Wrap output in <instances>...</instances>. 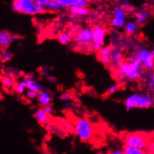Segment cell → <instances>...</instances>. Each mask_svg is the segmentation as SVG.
I'll return each mask as SVG.
<instances>
[{
  "mask_svg": "<svg viewBox=\"0 0 154 154\" xmlns=\"http://www.w3.org/2000/svg\"><path fill=\"white\" fill-rule=\"evenodd\" d=\"M118 73L121 76L133 81L139 79L147 71L138 60L132 58L127 61H121L118 64Z\"/></svg>",
  "mask_w": 154,
  "mask_h": 154,
  "instance_id": "cell-1",
  "label": "cell"
},
{
  "mask_svg": "<svg viewBox=\"0 0 154 154\" xmlns=\"http://www.w3.org/2000/svg\"><path fill=\"white\" fill-rule=\"evenodd\" d=\"M74 131L83 142H88L94 136V127L91 121L85 118H80L74 123Z\"/></svg>",
  "mask_w": 154,
  "mask_h": 154,
  "instance_id": "cell-2",
  "label": "cell"
},
{
  "mask_svg": "<svg viewBox=\"0 0 154 154\" xmlns=\"http://www.w3.org/2000/svg\"><path fill=\"white\" fill-rule=\"evenodd\" d=\"M151 141V137L144 132H132L129 133L124 138L126 145L132 146L142 150L146 153L147 152V144Z\"/></svg>",
  "mask_w": 154,
  "mask_h": 154,
  "instance_id": "cell-3",
  "label": "cell"
},
{
  "mask_svg": "<svg viewBox=\"0 0 154 154\" xmlns=\"http://www.w3.org/2000/svg\"><path fill=\"white\" fill-rule=\"evenodd\" d=\"M20 7L21 13L27 15H35L47 11L44 5H38L34 0H17Z\"/></svg>",
  "mask_w": 154,
  "mask_h": 154,
  "instance_id": "cell-4",
  "label": "cell"
},
{
  "mask_svg": "<svg viewBox=\"0 0 154 154\" xmlns=\"http://www.w3.org/2000/svg\"><path fill=\"white\" fill-rule=\"evenodd\" d=\"M153 51L147 49H141L135 53L132 58L138 60L147 70H152L154 67Z\"/></svg>",
  "mask_w": 154,
  "mask_h": 154,
  "instance_id": "cell-5",
  "label": "cell"
},
{
  "mask_svg": "<svg viewBox=\"0 0 154 154\" xmlns=\"http://www.w3.org/2000/svg\"><path fill=\"white\" fill-rule=\"evenodd\" d=\"M106 29L100 26H96L92 29V48L94 51L98 52L104 45Z\"/></svg>",
  "mask_w": 154,
  "mask_h": 154,
  "instance_id": "cell-6",
  "label": "cell"
},
{
  "mask_svg": "<svg viewBox=\"0 0 154 154\" xmlns=\"http://www.w3.org/2000/svg\"><path fill=\"white\" fill-rule=\"evenodd\" d=\"M126 17H127V12L121 6H118L115 9L114 18L111 21V26L118 29L124 27L125 25Z\"/></svg>",
  "mask_w": 154,
  "mask_h": 154,
  "instance_id": "cell-7",
  "label": "cell"
},
{
  "mask_svg": "<svg viewBox=\"0 0 154 154\" xmlns=\"http://www.w3.org/2000/svg\"><path fill=\"white\" fill-rule=\"evenodd\" d=\"M153 97L148 94H137L134 103V108L139 109H148L153 106Z\"/></svg>",
  "mask_w": 154,
  "mask_h": 154,
  "instance_id": "cell-8",
  "label": "cell"
},
{
  "mask_svg": "<svg viewBox=\"0 0 154 154\" xmlns=\"http://www.w3.org/2000/svg\"><path fill=\"white\" fill-rule=\"evenodd\" d=\"M20 36L11 34L7 31H0V47L5 49L14 41H18Z\"/></svg>",
  "mask_w": 154,
  "mask_h": 154,
  "instance_id": "cell-9",
  "label": "cell"
},
{
  "mask_svg": "<svg viewBox=\"0 0 154 154\" xmlns=\"http://www.w3.org/2000/svg\"><path fill=\"white\" fill-rule=\"evenodd\" d=\"M24 82L26 83V89H28V90L38 92V93L41 91H42V85L40 82H38L35 81L34 79L33 76H31V75L26 76L25 77V79H24Z\"/></svg>",
  "mask_w": 154,
  "mask_h": 154,
  "instance_id": "cell-10",
  "label": "cell"
},
{
  "mask_svg": "<svg viewBox=\"0 0 154 154\" xmlns=\"http://www.w3.org/2000/svg\"><path fill=\"white\" fill-rule=\"evenodd\" d=\"M111 50L112 49L107 46H103L98 51V58L104 65H109L111 63Z\"/></svg>",
  "mask_w": 154,
  "mask_h": 154,
  "instance_id": "cell-11",
  "label": "cell"
},
{
  "mask_svg": "<svg viewBox=\"0 0 154 154\" xmlns=\"http://www.w3.org/2000/svg\"><path fill=\"white\" fill-rule=\"evenodd\" d=\"M81 36L83 40V45L85 47H92L93 39H92V29L91 28H85L79 31Z\"/></svg>",
  "mask_w": 154,
  "mask_h": 154,
  "instance_id": "cell-12",
  "label": "cell"
},
{
  "mask_svg": "<svg viewBox=\"0 0 154 154\" xmlns=\"http://www.w3.org/2000/svg\"><path fill=\"white\" fill-rule=\"evenodd\" d=\"M38 103L42 107L50 106L52 103V96L50 92L46 91H41L38 94Z\"/></svg>",
  "mask_w": 154,
  "mask_h": 154,
  "instance_id": "cell-13",
  "label": "cell"
},
{
  "mask_svg": "<svg viewBox=\"0 0 154 154\" xmlns=\"http://www.w3.org/2000/svg\"><path fill=\"white\" fill-rule=\"evenodd\" d=\"M135 23L137 26H142L151 17V14L148 11L135 12Z\"/></svg>",
  "mask_w": 154,
  "mask_h": 154,
  "instance_id": "cell-14",
  "label": "cell"
},
{
  "mask_svg": "<svg viewBox=\"0 0 154 154\" xmlns=\"http://www.w3.org/2000/svg\"><path fill=\"white\" fill-rule=\"evenodd\" d=\"M34 116L36 118L37 121H38V123L41 124V125H46L49 121L48 115H46L45 112L43 111V109H38L35 113V115H34Z\"/></svg>",
  "mask_w": 154,
  "mask_h": 154,
  "instance_id": "cell-15",
  "label": "cell"
},
{
  "mask_svg": "<svg viewBox=\"0 0 154 154\" xmlns=\"http://www.w3.org/2000/svg\"><path fill=\"white\" fill-rule=\"evenodd\" d=\"M47 129L52 133L55 134V135H58V136H65L67 135V131L65 130L63 127H60L59 126H57L55 124H49L47 126Z\"/></svg>",
  "mask_w": 154,
  "mask_h": 154,
  "instance_id": "cell-16",
  "label": "cell"
},
{
  "mask_svg": "<svg viewBox=\"0 0 154 154\" xmlns=\"http://www.w3.org/2000/svg\"><path fill=\"white\" fill-rule=\"evenodd\" d=\"M72 38H73V32L72 31H68V32H61V34H59L58 39L61 44L67 45L71 41Z\"/></svg>",
  "mask_w": 154,
  "mask_h": 154,
  "instance_id": "cell-17",
  "label": "cell"
},
{
  "mask_svg": "<svg viewBox=\"0 0 154 154\" xmlns=\"http://www.w3.org/2000/svg\"><path fill=\"white\" fill-rule=\"evenodd\" d=\"M88 5V0H67L66 8H68L73 7L87 8Z\"/></svg>",
  "mask_w": 154,
  "mask_h": 154,
  "instance_id": "cell-18",
  "label": "cell"
},
{
  "mask_svg": "<svg viewBox=\"0 0 154 154\" xmlns=\"http://www.w3.org/2000/svg\"><path fill=\"white\" fill-rule=\"evenodd\" d=\"M70 13L76 17H86L89 14V10L87 8L73 7L70 8Z\"/></svg>",
  "mask_w": 154,
  "mask_h": 154,
  "instance_id": "cell-19",
  "label": "cell"
},
{
  "mask_svg": "<svg viewBox=\"0 0 154 154\" xmlns=\"http://www.w3.org/2000/svg\"><path fill=\"white\" fill-rule=\"evenodd\" d=\"M123 59L122 52L118 49H112L111 50V62L113 64H118Z\"/></svg>",
  "mask_w": 154,
  "mask_h": 154,
  "instance_id": "cell-20",
  "label": "cell"
},
{
  "mask_svg": "<svg viewBox=\"0 0 154 154\" xmlns=\"http://www.w3.org/2000/svg\"><path fill=\"white\" fill-rule=\"evenodd\" d=\"M1 82L2 85L8 90L12 88L14 86V79L13 77L10 76L9 75H6V76L2 77Z\"/></svg>",
  "mask_w": 154,
  "mask_h": 154,
  "instance_id": "cell-21",
  "label": "cell"
},
{
  "mask_svg": "<svg viewBox=\"0 0 154 154\" xmlns=\"http://www.w3.org/2000/svg\"><path fill=\"white\" fill-rule=\"evenodd\" d=\"M45 6L47 10L50 11H53V12L60 11L63 8L62 6H61L59 3L57 2L55 0H50V1Z\"/></svg>",
  "mask_w": 154,
  "mask_h": 154,
  "instance_id": "cell-22",
  "label": "cell"
},
{
  "mask_svg": "<svg viewBox=\"0 0 154 154\" xmlns=\"http://www.w3.org/2000/svg\"><path fill=\"white\" fill-rule=\"evenodd\" d=\"M124 154H145L146 153L142 150L136 148V147H132V146L125 145L123 150Z\"/></svg>",
  "mask_w": 154,
  "mask_h": 154,
  "instance_id": "cell-23",
  "label": "cell"
},
{
  "mask_svg": "<svg viewBox=\"0 0 154 154\" xmlns=\"http://www.w3.org/2000/svg\"><path fill=\"white\" fill-rule=\"evenodd\" d=\"M146 88L150 93H153L154 91V75L150 73L146 79Z\"/></svg>",
  "mask_w": 154,
  "mask_h": 154,
  "instance_id": "cell-24",
  "label": "cell"
},
{
  "mask_svg": "<svg viewBox=\"0 0 154 154\" xmlns=\"http://www.w3.org/2000/svg\"><path fill=\"white\" fill-rule=\"evenodd\" d=\"M137 94H131L130 96L125 101V106L126 109H127V111L131 110L134 108V103H135V97H136Z\"/></svg>",
  "mask_w": 154,
  "mask_h": 154,
  "instance_id": "cell-25",
  "label": "cell"
},
{
  "mask_svg": "<svg viewBox=\"0 0 154 154\" xmlns=\"http://www.w3.org/2000/svg\"><path fill=\"white\" fill-rule=\"evenodd\" d=\"M13 58V54L7 50H4L0 55V61L2 62H8L10 61Z\"/></svg>",
  "mask_w": 154,
  "mask_h": 154,
  "instance_id": "cell-26",
  "label": "cell"
},
{
  "mask_svg": "<svg viewBox=\"0 0 154 154\" xmlns=\"http://www.w3.org/2000/svg\"><path fill=\"white\" fill-rule=\"evenodd\" d=\"M125 27V31L129 35H132L135 33L137 30V25L134 22H129L124 25Z\"/></svg>",
  "mask_w": 154,
  "mask_h": 154,
  "instance_id": "cell-27",
  "label": "cell"
},
{
  "mask_svg": "<svg viewBox=\"0 0 154 154\" xmlns=\"http://www.w3.org/2000/svg\"><path fill=\"white\" fill-rule=\"evenodd\" d=\"M26 89V83L25 82H24V80L23 81H20V82H18L17 84V85L15 86V91H16L17 93L19 94H23L24 92H25Z\"/></svg>",
  "mask_w": 154,
  "mask_h": 154,
  "instance_id": "cell-28",
  "label": "cell"
},
{
  "mask_svg": "<svg viewBox=\"0 0 154 154\" xmlns=\"http://www.w3.org/2000/svg\"><path fill=\"white\" fill-rule=\"evenodd\" d=\"M121 88V85L119 84H116V85H114L111 86L109 89H108V94H113L116 93L118 90L120 89Z\"/></svg>",
  "mask_w": 154,
  "mask_h": 154,
  "instance_id": "cell-29",
  "label": "cell"
},
{
  "mask_svg": "<svg viewBox=\"0 0 154 154\" xmlns=\"http://www.w3.org/2000/svg\"><path fill=\"white\" fill-rule=\"evenodd\" d=\"M121 7L126 12H132L134 11V7L132 5H130L129 3H127V4H122L121 5Z\"/></svg>",
  "mask_w": 154,
  "mask_h": 154,
  "instance_id": "cell-30",
  "label": "cell"
},
{
  "mask_svg": "<svg viewBox=\"0 0 154 154\" xmlns=\"http://www.w3.org/2000/svg\"><path fill=\"white\" fill-rule=\"evenodd\" d=\"M72 98L71 94L68 92H64V93L61 94V96H60V99L61 100H64V101H67V100H70Z\"/></svg>",
  "mask_w": 154,
  "mask_h": 154,
  "instance_id": "cell-31",
  "label": "cell"
},
{
  "mask_svg": "<svg viewBox=\"0 0 154 154\" xmlns=\"http://www.w3.org/2000/svg\"><path fill=\"white\" fill-rule=\"evenodd\" d=\"M12 9L15 12H17V13H21L20 7L19 3H18V2L17 0H14L13 2V3H12Z\"/></svg>",
  "mask_w": 154,
  "mask_h": 154,
  "instance_id": "cell-32",
  "label": "cell"
},
{
  "mask_svg": "<svg viewBox=\"0 0 154 154\" xmlns=\"http://www.w3.org/2000/svg\"><path fill=\"white\" fill-rule=\"evenodd\" d=\"M38 92L33 91H29L27 92V97L29 99H35V98L38 97Z\"/></svg>",
  "mask_w": 154,
  "mask_h": 154,
  "instance_id": "cell-33",
  "label": "cell"
},
{
  "mask_svg": "<svg viewBox=\"0 0 154 154\" xmlns=\"http://www.w3.org/2000/svg\"><path fill=\"white\" fill-rule=\"evenodd\" d=\"M43 111L45 112L46 115H52V108L50 106H50H44V107H43Z\"/></svg>",
  "mask_w": 154,
  "mask_h": 154,
  "instance_id": "cell-34",
  "label": "cell"
},
{
  "mask_svg": "<svg viewBox=\"0 0 154 154\" xmlns=\"http://www.w3.org/2000/svg\"><path fill=\"white\" fill-rule=\"evenodd\" d=\"M147 150L148 153H154V142L153 141H150L147 144Z\"/></svg>",
  "mask_w": 154,
  "mask_h": 154,
  "instance_id": "cell-35",
  "label": "cell"
},
{
  "mask_svg": "<svg viewBox=\"0 0 154 154\" xmlns=\"http://www.w3.org/2000/svg\"><path fill=\"white\" fill-rule=\"evenodd\" d=\"M42 73L45 75L46 76H49L50 74V69L47 67V66H43L42 67Z\"/></svg>",
  "mask_w": 154,
  "mask_h": 154,
  "instance_id": "cell-36",
  "label": "cell"
},
{
  "mask_svg": "<svg viewBox=\"0 0 154 154\" xmlns=\"http://www.w3.org/2000/svg\"><path fill=\"white\" fill-rule=\"evenodd\" d=\"M35 3L38 5H46L50 0H34Z\"/></svg>",
  "mask_w": 154,
  "mask_h": 154,
  "instance_id": "cell-37",
  "label": "cell"
},
{
  "mask_svg": "<svg viewBox=\"0 0 154 154\" xmlns=\"http://www.w3.org/2000/svg\"><path fill=\"white\" fill-rule=\"evenodd\" d=\"M47 79H48V81L50 82V83H55V82H56V79L55 78L54 76H47Z\"/></svg>",
  "mask_w": 154,
  "mask_h": 154,
  "instance_id": "cell-38",
  "label": "cell"
},
{
  "mask_svg": "<svg viewBox=\"0 0 154 154\" xmlns=\"http://www.w3.org/2000/svg\"><path fill=\"white\" fill-rule=\"evenodd\" d=\"M72 107V103L69 102V100H67V103H65V104L64 105V108L65 109H69Z\"/></svg>",
  "mask_w": 154,
  "mask_h": 154,
  "instance_id": "cell-39",
  "label": "cell"
},
{
  "mask_svg": "<svg viewBox=\"0 0 154 154\" xmlns=\"http://www.w3.org/2000/svg\"><path fill=\"white\" fill-rule=\"evenodd\" d=\"M111 154H124L123 151H120V150H115V151L110 152Z\"/></svg>",
  "mask_w": 154,
  "mask_h": 154,
  "instance_id": "cell-40",
  "label": "cell"
},
{
  "mask_svg": "<svg viewBox=\"0 0 154 154\" xmlns=\"http://www.w3.org/2000/svg\"><path fill=\"white\" fill-rule=\"evenodd\" d=\"M130 0H121V2L122 4H127V3H129Z\"/></svg>",
  "mask_w": 154,
  "mask_h": 154,
  "instance_id": "cell-41",
  "label": "cell"
}]
</instances>
